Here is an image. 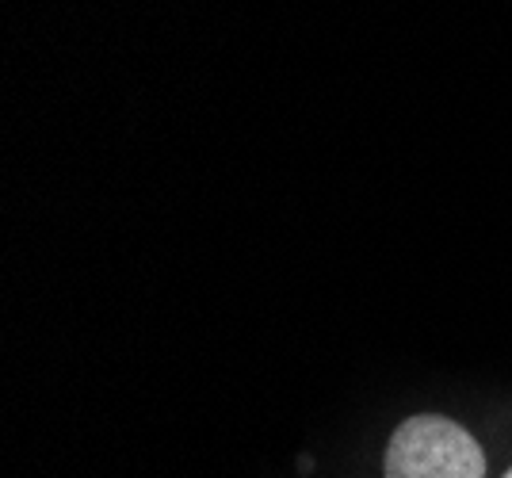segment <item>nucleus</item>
Masks as SVG:
<instances>
[{
  "instance_id": "obj_1",
  "label": "nucleus",
  "mask_w": 512,
  "mask_h": 478,
  "mask_svg": "<svg viewBox=\"0 0 512 478\" xmlns=\"http://www.w3.org/2000/svg\"><path fill=\"white\" fill-rule=\"evenodd\" d=\"M386 478H482V444L451 417L417 413L402 421L383 459Z\"/></svg>"
},
{
  "instance_id": "obj_2",
  "label": "nucleus",
  "mask_w": 512,
  "mask_h": 478,
  "mask_svg": "<svg viewBox=\"0 0 512 478\" xmlns=\"http://www.w3.org/2000/svg\"><path fill=\"white\" fill-rule=\"evenodd\" d=\"M505 478H512V471H509V475H505Z\"/></svg>"
}]
</instances>
